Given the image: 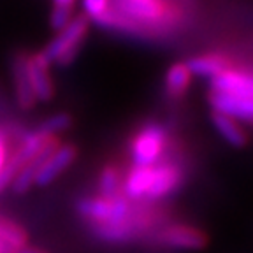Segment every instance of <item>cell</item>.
Masks as SVG:
<instances>
[{
    "label": "cell",
    "instance_id": "cell-1",
    "mask_svg": "<svg viewBox=\"0 0 253 253\" xmlns=\"http://www.w3.org/2000/svg\"><path fill=\"white\" fill-rule=\"evenodd\" d=\"M111 9L135 25L142 39H166L185 25V11L172 0H111Z\"/></svg>",
    "mask_w": 253,
    "mask_h": 253
},
{
    "label": "cell",
    "instance_id": "cell-2",
    "mask_svg": "<svg viewBox=\"0 0 253 253\" xmlns=\"http://www.w3.org/2000/svg\"><path fill=\"white\" fill-rule=\"evenodd\" d=\"M90 28V20L84 14H76L67 27H63L56 36L53 37L42 51L46 60L49 63H56L60 67H69L76 62L81 49L84 46V41Z\"/></svg>",
    "mask_w": 253,
    "mask_h": 253
},
{
    "label": "cell",
    "instance_id": "cell-3",
    "mask_svg": "<svg viewBox=\"0 0 253 253\" xmlns=\"http://www.w3.org/2000/svg\"><path fill=\"white\" fill-rule=\"evenodd\" d=\"M135 202L128 201L120 192L115 197L84 195L74 202V210L84 223H118L130 216Z\"/></svg>",
    "mask_w": 253,
    "mask_h": 253
},
{
    "label": "cell",
    "instance_id": "cell-4",
    "mask_svg": "<svg viewBox=\"0 0 253 253\" xmlns=\"http://www.w3.org/2000/svg\"><path fill=\"white\" fill-rule=\"evenodd\" d=\"M170 146L169 128L160 122H148L130 139V157L134 166H155Z\"/></svg>",
    "mask_w": 253,
    "mask_h": 253
},
{
    "label": "cell",
    "instance_id": "cell-5",
    "mask_svg": "<svg viewBox=\"0 0 253 253\" xmlns=\"http://www.w3.org/2000/svg\"><path fill=\"white\" fill-rule=\"evenodd\" d=\"M148 237L153 246L174 252H197L210 245V236L204 230L186 223H164Z\"/></svg>",
    "mask_w": 253,
    "mask_h": 253
},
{
    "label": "cell",
    "instance_id": "cell-6",
    "mask_svg": "<svg viewBox=\"0 0 253 253\" xmlns=\"http://www.w3.org/2000/svg\"><path fill=\"white\" fill-rule=\"evenodd\" d=\"M185 183V166L178 158H162L153 166V178L148 188L144 201L148 204H155L157 201L176 194Z\"/></svg>",
    "mask_w": 253,
    "mask_h": 253
},
{
    "label": "cell",
    "instance_id": "cell-7",
    "mask_svg": "<svg viewBox=\"0 0 253 253\" xmlns=\"http://www.w3.org/2000/svg\"><path fill=\"white\" fill-rule=\"evenodd\" d=\"M49 69H51V63L47 62L42 51L28 53L27 74L37 102H49L55 97V84H53Z\"/></svg>",
    "mask_w": 253,
    "mask_h": 253
},
{
    "label": "cell",
    "instance_id": "cell-8",
    "mask_svg": "<svg viewBox=\"0 0 253 253\" xmlns=\"http://www.w3.org/2000/svg\"><path fill=\"white\" fill-rule=\"evenodd\" d=\"M78 155L79 151L74 144H60L49 157L44 158V162L39 166L36 178H34V185L46 186L53 183L76 162Z\"/></svg>",
    "mask_w": 253,
    "mask_h": 253
},
{
    "label": "cell",
    "instance_id": "cell-9",
    "mask_svg": "<svg viewBox=\"0 0 253 253\" xmlns=\"http://www.w3.org/2000/svg\"><path fill=\"white\" fill-rule=\"evenodd\" d=\"M208 104L214 113L225 115L229 118L236 120L237 123H246L250 125L253 118V99H243L230 93H221V91L210 90L208 91Z\"/></svg>",
    "mask_w": 253,
    "mask_h": 253
},
{
    "label": "cell",
    "instance_id": "cell-10",
    "mask_svg": "<svg viewBox=\"0 0 253 253\" xmlns=\"http://www.w3.org/2000/svg\"><path fill=\"white\" fill-rule=\"evenodd\" d=\"M210 90L230 93L243 99H253V79L248 69L232 67L210 79Z\"/></svg>",
    "mask_w": 253,
    "mask_h": 253
},
{
    "label": "cell",
    "instance_id": "cell-11",
    "mask_svg": "<svg viewBox=\"0 0 253 253\" xmlns=\"http://www.w3.org/2000/svg\"><path fill=\"white\" fill-rule=\"evenodd\" d=\"M27 56L28 53L23 51V49H18L11 56V78H12V86H14L16 104L23 111L34 109L37 104L36 97H34V91H32L30 81H28Z\"/></svg>",
    "mask_w": 253,
    "mask_h": 253
},
{
    "label": "cell",
    "instance_id": "cell-12",
    "mask_svg": "<svg viewBox=\"0 0 253 253\" xmlns=\"http://www.w3.org/2000/svg\"><path fill=\"white\" fill-rule=\"evenodd\" d=\"M186 67L192 72V76L211 79L220 74V72L236 67V63H234V60L230 58L227 53L211 51V53H204V55H197V56H194V58H190L188 62H186Z\"/></svg>",
    "mask_w": 253,
    "mask_h": 253
},
{
    "label": "cell",
    "instance_id": "cell-13",
    "mask_svg": "<svg viewBox=\"0 0 253 253\" xmlns=\"http://www.w3.org/2000/svg\"><path fill=\"white\" fill-rule=\"evenodd\" d=\"M153 178V166H134L122 179V194L132 202H142Z\"/></svg>",
    "mask_w": 253,
    "mask_h": 253
},
{
    "label": "cell",
    "instance_id": "cell-14",
    "mask_svg": "<svg viewBox=\"0 0 253 253\" xmlns=\"http://www.w3.org/2000/svg\"><path fill=\"white\" fill-rule=\"evenodd\" d=\"M192 84V72L186 62H174L164 76V93L169 100H181Z\"/></svg>",
    "mask_w": 253,
    "mask_h": 253
},
{
    "label": "cell",
    "instance_id": "cell-15",
    "mask_svg": "<svg viewBox=\"0 0 253 253\" xmlns=\"http://www.w3.org/2000/svg\"><path fill=\"white\" fill-rule=\"evenodd\" d=\"M210 118L218 134L223 137V141L229 142L232 148L243 150V148L248 146V134H246V130L241 126V123H237L236 120L229 118L225 115L214 113V111H211Z\"/></svg>",
    "mask_w": 253,
    "mask_h": 253
},
{
    "label": "cell",
    "instance_id": "cell-16",
    "mask_svg": "<svg viewBox=\"0 0 253 253\" xmlns=\"http://www.w3.org/2000/svg\"><path fill=\"white\" fill-rule=\"evenodd\" d=\"M122 169L118 164L109 162L100 169L97 179V195L100 197H115L122 192Z\"/></svg>",
    "mask_w": 253,
    "mask_h": 253
},
{
    "label": "cell",
    "instance_id": "cell-17",
    "mask_svg": "<svg viewBox=\"0 0 253 253\" xmlns=\"http://www.w3.org/2000/svg\"><path fill=\"white\" fill-rule=\"evenodd\" d=\"M0 241L7 243L16 250H20L28 245V234L18 221L0 214Z\"/></svg>",
    "mask_w": 253,
    "mask_h": 253
},
{
    "label": "cell",
    "instance_id": "cell-18",
    "mask_svg": "<svg viewBox=\"0 0 253 253\" xmlns=\"http://www.w3.org/2000/svg\"><path fill=\"white\" fill-rule=\"evenodd\" d=\"M72 122H74L72 116L69 115V113H65V111H62V113L47 116L44 122H41L39 125L36 126V130L41 132L42 135H56V137H58V134L65 132L67 128H71Z\"/></svg>",
    "mask_w": 253,
    "mask_h": 253
},
{
    "label": "cell",
    "instance_id": "cell-19",
    "mask_svg": "<svg viewBox=\"0 0 253 253\" xmlns=\"http://www.w3.org/2000/svg\"><path fill=\"white\" fill-rule=\"evenodd\" d=\"M74 9H69V7H56L53 5L51 9V14H49V25L55 32H60L63 27H67L69 21L74 18Z\"/></svg>",
    "mask_w": 253,
    "mask_h": 253
},
{
    "label": "cell",
    "instance_id": "cell-20",
    "mask_svg": "<svg viewBox=\"0 0 253 253\" xmlns=\"http://www.w3.org/2000/svg\"><path fill=\"white\" fill-rule=\"evenodd\" d=\"M109 5H111V0H83V11H84L83 14L86 16L91 23L97 18H100L109 9Z\"/></svg>",
    "mask_w": 253,
    "mask_h": 253
},
{
    "label": "cell",
    "instance_id": "cell-21",
    "mask_svg": "<svg viewBox=\"0 0 253 253\" xmlns=\"http://www.w3.org/2000/svg\"><path fill=\"white\" fill-rule=\"evenodd\" d=\"M9 134L5 130V126H0V169L4 167L5 160L9 157Z\"/></svg>",
    "mask_w": 253,
    "mask_h": 253
},
{
    "label": "cell",
    "instance_id": "cell-22",
    "mask_svg": "<svg viewBox=\"0 0 253 253\" xmlns=\"http://www.w3.org/2000/svg\"><path fill=\"white\" fill-rule=\"evenodd\" d=\"M16 253H49V252H46V250H42V248H37V246H23V248H20Z\"/></svg>",
    "mask_w": 253,
    "mask_h": 253
},
{
    "label": "cell",
    "instance_id": "cell-23",
    "mask_svg": "<svg viewBox=\"0 0 253 253\" xmlns=\"http://www.w3.org/2000/svg\"><path fill=\"white\" fill-rule=\"evenodd\" d=\"M51 2L56 7H69V9H74L76 4V0H51Z\"/></svg>",
    "mask_w": 253,
    "mask_h": 253
},
{
    "label": "cell",
    "instance_id": "cell-24",
    "mask_svg": "<svg viewBox=\"0 0 253 253\" xmlns=\"http://www.w3.org/2000/svg\"><path fill=\"white\" fill-rule=\"evenodd\" d=\"M164 253H167V252H164ZM169 253H170V252H169Z\"/></svg>",
    "mask_w": 253,
    "mask_h": 253
}]
</instances>
